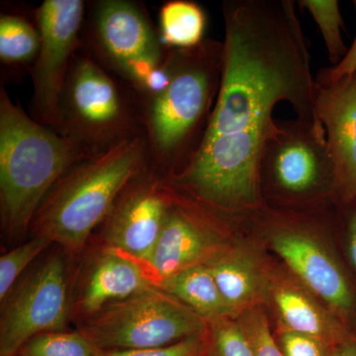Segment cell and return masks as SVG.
Listing matches in <instances>:
<instances>
[{"label": "cell", "instance_id": "cell-1", "mask_svg": "<svg viewBox=\"0 0 356 356\" xmlns=\"http://www.w3.org/2000/svg\"><path fill=\"white\" fill-rule=\"evenodd\" d=\"M224 65L209 126L175 185L210 207L242 213L261 205L259 168L277 128L274 108L291 105L299 120L323 126L305 35L290 0L222 3Z\"/></svg>", "mask_w": 356, "mask_h": 356}, {"label": "cell", "instance_id": "cell-2", "mask_svg": "<svg viewBox=\"0 0 356 356\" xmlns=\"http://www.w3.org/2000/svg\"><path fill=\"white\" fill-rule=\"evenodd\" d=\"M91 156L74 140L33 120L1 88L0 205L7 234L22 235L60 178Z\"/></svg>", "mask_w": 356, "mask_h": 356}, {"label": "cell", "instance_id": "cell-3", "mask_svg": "<svg viewBox=\"0 0 356 356\" xmlns=\"http://www.w3.org/2000/svg\"><path fill=\"white\" fill-rule=\"evenodd\" d=\"M224 43L206 39L198 46L172 50L170 83L149 98L147 130L149 146L163 165H188L197 153L221 86Z\"/></svg>", "mask_w": 356, "mask_h": 356}, {"label": "cell", "instance_id": "cell-4", "mask_svg": "<svg viewBox=\"0 0 356 356\" xmlns=\"http://www.w3.org/2000/svg\"><path fill=\"white\" fill-rule=\"evenodd\" d=\"M146 156V140L135 136L72 166L39 208V235L74 252L81 250L142 170Z\"/></svg>", "mask_w": 356, "mask_h": 356}, {"label": "cell", "instance_id": "cell-5", "mask_svg": "<svg viewBox=\"0 0 356 356\" xmlns=\"http://www.w3.org/2000/svg\"><path fill=\"white\" fill-rule=\"evenodd\" d=\"M207 330L197 314L153 286L98 312L83 332L107 351L163 348Z\"/></svg>", "mask_w": 356, "mask_h": 356}, {"label": "cell", "instance_id": "cell-6", "mask_svg": "<svg viewBox=\"0 0 356 356\" xmlns=\"http://www.w3.org/2000/svg\"><path fill=\"white\" fill-rule=\"evenodd\" d=\"M130 107L111 76L88 57L74 58L60 107L58 133L102 153L135 137Z\"/></svg>", "mask_w": 356, "mask_h": 356}, {"label": "cell", "instance_id": "cell-7", "mask_svg": "<svg viewBox=\"0 0 356 356\" xmlns=\"http://www.w3.org/2000/svg\"><path fill=\"white\" fill-rule=\"evenodd\" d=\"M259 194L264 191L293 200L330 194L337 199L336 179L324 126L294 120L278 123L262 149Z\"/></svg>", "mask_w": 356, "mask_h": 356}, {"label": "cell", "instance_id": "cell-8", "mask_svg": "<svg viewBox=\"0 0 356 356\" xmlns=\"http://www.w3.org/2000/svg\"><path fill=\"white\" fill-rule=\"evenodd\" d=\"M95 34L110 64L149 99L170 83L172 50L163 46L137 4L125 0L100 2Z\"/></svg>", "mask_w": 356, "mask_h": 356}, {"label": "cell", "instance_id": "cell-9", "mask_svg": "<svg viewBox=\"0 0 356 356\" xmlns=\"http://www.w3.org/2000/svg\"><path fill=\"white\" fill-rule=\"evenodd\" d=\"M270 222L271 248L299 280L351 330L356 325V286L341 262L321 243L305 222L275 216ZM355 331V330H353Z\"/></svg>", "mask_w": 356, "mask_h": 356}, {"label": "cell", "instance_id": "cell-10", "mask_svg": "<svg viewBox=\"0 0 356 356\" xmlns=\"http://www.w3.org/2000/svg\"><path fill=\"white\" fill-rule=\"evenodd\" d=\"M67 281L60 257L31 271L4 300L0 323V355H15L28 341L67 325Z\"/></svg>", "mask_w": 356, "mask_h": 356}, {"label": "cell", "instance_id": "cell-11", "mask_svg": "<svg viewBox=\"0 0 356 356\" xmlns=\"http://www.w3.org/2000/svg\"><path fill=\"white\" fill-rule=\"evenodd\" d=\"M84 2L46 0L37 10L41 47L35 63V108L44 125L57 132L60 107L70 67L79 46Z\"/></svg>", "mask_w": 356, "mask_h": 356}, {"label": "cell", "instance_id": "cell-12", "mask_svg": "<svg viewBox=\"0 0 356 356\" xmlns=\"http://www.w3.org/2000/svg\"><path fill=\"white\" fill-rule=\"evenodd\" d=\"M316 110L327 137L339 204L356 199V74L316 83Z\"/></svg>", "mask_w": 356, "mask_h": 356}, {"label": "cell", "instance_id": "cell-13", "mask_svg": "<svg viewBox=\"0 0 356 356\" xmlns=\"http://www.w3.org/2000/svg\"><path fill=\"white\" fill-rule=\"evenodd\" d=\"M168 199L163 229L147 266L154 285L188 267L205 264L221 250L205 215L178 199Z\"/></svg>", "mask_w": 356, "mask_h": 356}, {"label": "cell", "instance_id": "cell-14", "mask_svg": "<svg viewBox=\"0 0 356 356\" xmlns=\"http://www.w3.org/2000/svg\"><path fill=\"white\" fill-rule=\"evenodd\" d=\"M170 199L156 186L128 192L109 213L106 241L147 267L161 236Z\"/></svg>", "mask_w": 356, "mask_h": 356}, {"label": "cell", "instance_id": "cell-15", "mask_svg": "<svg viewBox=\"0 0 356 356\" xmlns=\"http://www.w3.org/2000/svg\"><path fill=\"white\" fill-rule=\"evenodd\" d=\"M153 286H156L153 276L145 264L109 248L88 276L81 308L95 315L107 304L123 301Z\"/></svg>", "mask_w": 356, "mask_h": 356}, {"label": "cell", "instance_id": "cell-16", "mask_svg": "<svg viewBox=\"0 0 356 356\" xmlns=\"http://www.w3.org/2000/svg\"><path fill=\"white\" fill-rule=\"evenodd\" d=\"M273 298L283 329L315 337L332 350L355 332L334 312L323 309L297 287L281 285Z\"/></svg>", "mask_w": 356, "mask_h": 356}, {"label": "cell", "instance_id": "cell-17", "mask_svg": "<svg viewBox=\"0 0 356 356\" xmlns=\"http://www.w3.org/2000/svg\"><path fill=\"white\" fill-rule=\"evenodd\" d=\"M205 264L236 317L266 298V277L254 257L245 250H220Z\"/></svg>", "mask_w": 356, "mask_h": 356}, {"label": "cell", "instance_id": "cell-18", "mask_svg": "<svg viewBox=\"0 0 356 356\" xmlns=\"http://www.w3.org/2000/svg\"><path fill=\"white\" fill-rule=\"evenodd\" d=\"M191 309L206 322L235 318V312L225 301L206 264L188 267L156 285Z\"/></svg>", "mask_w": 356, "mask_h": 356}, {"label": "cell", "instance_id": "cell-19", "mask_svg": "<svg viewBox=\"0 0 356 356\" xmlns=\"http://www.w3.org/2000/svg\"><path fill=\"white\" fill-rule=\"evenodd\" d=\"M207 18L202 7L188 0H172L159 11V38L170 50H185L204 41Z\"/></svg>", "mask_w": 356, "mask_h": 356}, {"label": "cell", "instance_id": "cell-20", "mask_svg": "<svg viewBox=\"0 0 356 356\" xmlns=\"http://www.w3.org/2000/svg\"><path fill=\"white\" fill-rule=\"evenodd\" d=\"M41 47L38 28L22 16L0 17V58L4 64H26L36 60Z\"/></svg>", "mask_w": 356, "mask_h": 356}, {"label": "cell", "instance_id": "cell-21", "mask_svg": "<svg viewBox=\"0 0 356 356\" xmlns=\"http://www.w3.org/2000/svg\"><path fill=\"white\" fill-rule=\"evenodd\" d=\"M298 4L308 11L317 23L332 65H339L348 51L341 35L343 20L339 2L337 0H300Z\"/></svg>", "mask_w": 356, "mask_h": 356}, {"label": "cell", "instance_id": "cell-22", "mask_svg": "<svg viewBox=\"0 0 356 356\" xmlns=\"http://www.w3.org/2000/svg\"><path fill=\"white\" fill-rule=\"evenodd\" d=\"M24 356H103L83 332H47L35 337L20 350Z\"/></svg>", "mask_w": 356, "mask_h": 356}, {"label": "cell", "instance_id": "cell-23", "mask_svg": "<svg viewBox=\"0 0 356 356\" xmlns=\"http://www.w3.org/2000/svg\"><path fill=\"white\" fill-rule=\"evenodd\" d=\"M51 243L48 236L38 235L0 257V300L4 301L26 267Z\"/></svg>", "mask_w": 356, "mask_h": 356}, {"label": "cell", "instance_id": "cell-24", "mask_svg": "<svg viewBox=\"0 0 356 356\" xmlns=\"http://www.w3.org/2000/svg\"><path fill=\"white\" fill-rule=\"evenodd\" d=\"M208 356H255L238 321L225 318L211 324Z\"/></svg>", "mask_w": 356, "mask_h": 356}, {"label": "cell", "instance_id": "cell-25", "mask_svg": "<svg viewBox=\"0 0 356 356\" xmlns=\"http://www.w3.org/2000/svg\"><path fill=\"white\" fill-rule=\"evenodd\" d=\"M236 318L255 356H284L274 341L266 315L259 307L243 311Z\"/></svg>", "mask_w": 356, "mask_h": 356}, {"label": "cell", "instance_id": "cell-26", "mask_svg": "<svg viewBox=\"0 0 356 356\" xmlns=\"http://www.w3.org/2000/svg\"><path fill=\"white\" fill-rule=\"evenodd\" d=\"M209 334L188 337L163 348L149 350H107L103 356H208Z\"/></svg>", "mask_w": 356, "mask_h": 356}, {"label": "cell", "instance_id": "cell-27", "mask_svg": "<svg viewBox=\"0 0 356 356\" xmlns=\"http://www.w3.org/2000/svg\"><path fill=\"white\" fill-rule=\"evenodd\" d=\"M280 343L284 356H331L332 348L315 337L283 329Z\"/></svg>", "mask_w": 356, "mask_h": 356}, {"label": "cell", "instance_id": "cell-28", "mask_svg": "<svg viewBox=\"0 0 356 356\" xmlns=\"http://www.w3.org/2000/svg\"><path fill=\"white\" fill-rule=\"evenodd\" d=\"M353 6L356 11V0L353 1ZM353 74H356V37L343 60L339 65L321 70L315 81L316 83L325 86Z\"/></svg>", "mask_w": 356, "mask_h": 356}, {"label": "cell", "instance_id": "cell-29", "mask_svg": "<svg viewBox=\"0 0 356 356\" xmlns=\"http://www.w3.org/2000/svg\"><path fill=\"white\" fill-rule=\"evenodd\" d=\"M341 205L343 207L346 255L356 274V199L350 202L341 203Z\"/></svg>", "mask_w": 356, "mask_h": 356}, {"label": "cell", "instance_id": "cell-30", "mask_svg": "<svg viewBox=\"0 0 356 356\" xmlns=\"http://www.w3.org/2000/svg\"><path fill=\"white\" fill-rule=\"evenodd\" d=\"M331 356H356V332L332 350Z\"/></svg>", "mask_w": 356, "mask_h": 356}, {"label": "cell", "instance_id": "cell-31", "mask_svg": "<svg viewBox=\"0 0 356 356\" xmlns=\"http://www.w3.org/2000/svg\"><path fill=\"white\" fill-rule=\"evenodd\" d=\"M10 356H24V355H20V353H17V355H10Z\"/></svg>", "mask_w": 356, "mask_h": 356}]
</instances>
